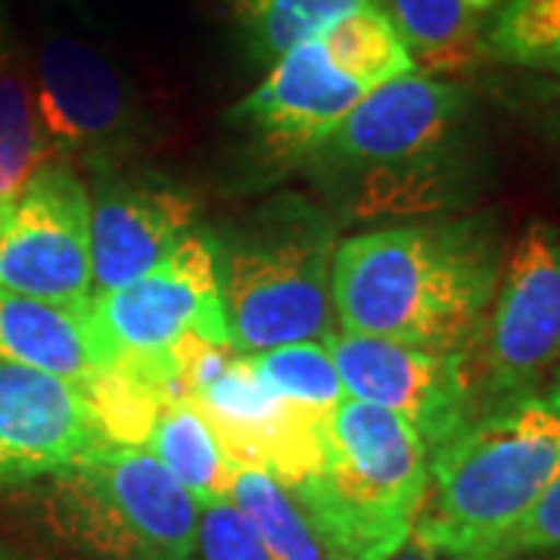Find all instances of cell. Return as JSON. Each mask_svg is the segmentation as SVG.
Returning a JSON list of instances; mask_svg holds the SVG:
<instances>
[{"label":"cell","mask_w":560,"mask_h":560,"mask_svg":"<svg viewBox=\"0 0 560 560\" xmlns=\"http://www.w3.org/2000/svg\"><path fill=\"white\" fill-rule=\"evenodd\" d=\"M501 278L489 221L381 228L334 249L330 300L346 334L433 352H467Z\"/></svg>","instance_id":"obj_1"},{"label":"cell","mask_w":560,"mask_h":560,"mask_svg":"<svg viewBox=\"0 0 560 560\" xmlns=\"http://www.w3.org/2000/svg\"><path fill=\"white\" fill-rule=\"evenodd\" d=\"M560 470V389L499 401L430 455L411 541L480 558L511 533Z\"/></svg>","instance_id":"obj_2"},{"label":"cell","mask_w":560,"mask_h":560,"mask_svg":"<svg viewBox=\"0 0 560 560\" xmlns=\"http://www.w3.org/2000/svg\"><path fill=\"white\" fill-rule=\"evenodd\" d=\"M430 452L411 423L359 399L324 423L318 470L287 489L327 560H389L411 539Z\"/></svg>","instance_id":"obj_3"},{"label":"cell","mask_w":560,"mask_h":560,"mask_svg":"<svg viewBox=\"0 0 560 560\" xmlns=\"http://www.w3.org/2000/svg\"><path fill=\"white\" fill-rule=\"evenodd\" d=\"M334 228L312 206L278 202L219 243L228 337L243 355L330 340Z\"/></svg>","instance_id":"obj_4"},{"label":"cell","mask_w":560,"mask_h":560,"mask_svg":"<svg viewBox=\"0 0 560 560\" xmlns=\"http://www.w3.org/2000/svg\"><path fill=\"white\" fill-rule=\"evenodd\" d=\"M54 517L101 560H190L200 504L138 445L101 442L54 477Z\"/></svg>","instance_id":"obj_5"},{"label":"cell","mask_w":560,"mask_h":560,"mask_svg":"<svg viewBox=\"0 0 560 560\" xmlns=\"http://www.w3.org/2000/svg\"><path fill=\"white\" fill-rule=\"evenodd\" d=\"M32 91L57 162L103 175L140 150L147 119L138 97L128 79L88 40L44 38Z\"/></svg>","instance_id":"obj_6"},{"label":"cell","mask_w":560,"mask_h":560,"mask_svg":"<svg viewBox=\"0 0 560 560\" xmlns=\"http://www.w3.org/2000/svg\"><path fill=\"white\" fill-rule=\"evenodd\" d=\"M91 324L106 368L165 355L187 334L231 342L221 302L219 243L187 231L165 259L135 283L91 300Z\"/></svg>","instance_id":"obj_7"},{"label":"cell","mask_w":560,"mask_h":560,"mask_svg":"<svg viewBox=\"0 0 560 560\" xmlns=\"http://www.w3.org/2000/svg\"><path fill=\"white\" fill-rule=\"evenodd\" d=\"M0 290L69 308L91 305V194L72 165L47 162L0 212Z\"/></svg>","instance_id":"obj_8"},{"label":"cell","mask_w":560,"mask_h":560,"mask_svg":"<svg viewBox=\"0 0 560 560\" xmlns=\"http://www.w3.org/2000/svg\"><path fill=\"white\" fill-rule=\"evenodd\" d=\"M349 399L377 405L415 427L433 455L474 420V377L464 352L330 334L324 342Z\"/></svg>","instance_id":"obj_9"},{"label":"cell","mask_w":560,"mask_h":560,"mask_svg":"<svg viewBox=\"0 0 560 560\" xmlns=\"http://www.w3.org/2000/svg\"><path fill=\"white\" fill-rule=\"evenodd\" d=\"M482 371L499 401L536 393L560 361V237L551 224H529L501 265L482 324Z\"/></svg>","instance_id":"obj_10"},{"label":"cell","mask_w":560,"mask_h":560,"mask_svg":"<svg viewBox=\"0 0 560 560\" xmlns=\"http://www.w3.org/2000/svg\"><path fill=\"white\" fill-rule=\"evenodd\" d=\"M190 401H197L234 467L261 470L283 489H296L318 470L330 415L280 399L249 355L228 361L219 377Z\"/></svg>","instance_id":"obj_11"},{"label":"cell","mask_w":560,"mask_h":560,"mask_svg":"<svg viewBox=\"0 0 560 560\" xmlns=\"http://www.w3.org/2000/svg\"><path fill=\"white\" fill-rule=\"evenodd\" d=\"M464 113L460 84L411 72L368 91L312 153L374 175L423 168L452 140Z\"/></svg>","instance_id":"obj_12"},{"label":"cell","mask_w":560,"mask_h":560,"mask_svg":"<svg viewBox=\"0 0 560 560\" xmlns=\"http://www.w3.org/2000/svg\"><path fill=\"white\" fill-rule=\"evenodd\" d=\"M194 219L197 197L175 180H97L91 197L94 296L116 293L150 275L194 228Z\"/></svg>","instance_id":"obj_13"},{"label":"cell","mask_w":560,"mask_h":560,"mask_svg":"<svg viewBox=\"0 0 560 560\" xmlns=\"http://www.w3.org/2000/svg\"><path fill=\"white\" fill-rule=\"evenodd\" d=\"M97 445V423L75 383L0 364V489L57 477Z\"/></svg>","instance_id":"obj_14"},{"label":"cell","mask_w":560,"mask_h":560,"mask_svg":"<svg viewBox=\"0 0 560 560\" xmlns=\"http://www.w3.org/2000/svg\"><path fill=\"white\" fill-rule=\"evenodd\" d=\"M368 94L308 40L271 62L268 75L234 109L231 121L253 131L275 156H305Z\"/></svg>","instance_id":"obj_15"},{"label":"cell","mask_w":560,"mask_h":560,"mask_svg":"<svg viewBox=\"0 0 560 560\" xmlns=\"http://www.w3.org/2000/svg\"><path fill=\"white\" fill-rule=\"evenodd\" d=\"M0 364L84 383L106 368L91 305L69 308L0 290Z\"/></svg>","instance_id":"obj_16"},{"label":"cell","mask_w":560,"mask_h":560,"mask_svg":"<svg viewBox=\"0 0 560 560\" xmlns=\"http://www.w3.org/2000/svg\"><path fill=\"white\" fill-rule=\"evenodd\" d=\"M143 448L162 460V467L197 499L200 508L231 499L234 464L221 452L219 440L209 420L202 418L197 401H165Z\"/></svg>","instance_id":"obj_17"},{"label":"cell","mask_w":560,"mask_h":560,"mask_svg":"<svg viewBox=\"0 0 560 560\" xmlns=\"http://www.w3.org/2000/svg\"><path fill=\"white\" fill-rule=\"evenodd\" d=\"M386 10L408 44L420 75H455L477 60L480 20L464 0H389Z\"/></svg>","instance_id":"obj_18"},{"label":"cell","mask_w":560,"mask_h":560,"mask_svg":"<svg viewBox=\"0 0 560 560\" xmlns=\"http://www.w3.org/2000/svg\"><path fill=\"white\" fill-rule=\"evenodd\" d=\"M318 40L327 60L368 91L418 72L408 44L381 0H368L361 10L327 28Z\"/></svg>","instance_id":"obj_19"},{"label":"cell","mask_w":560,"mask_h":560,"mask_svg":"<svg viewBox=\"0 0 560 560\" xmlns=\"http://www.w3.org/2000/svg\"><path fill=\"white\" fill-rule=\"evenodd\" d=\"M364 3L368 0H228L246 47L265 62L280 60L300 44L318 40Z\"/></svg>","instance_id":"obj_20"},{"label":"cell","mask_w":560,"mask_h":560,"mask_svg":"<svg viewBox=\"0 0 560 560\" xmlns=\"http://www.w3.org/2000/svg\"><path fill=\"white\" fill-rule=\"evenodd\" d=\"M54 162L35 106L32 79L20 66L0 69V212Z\"/></svg>","instance_id":"obj_21"},{"label":"cell","mask_w":560,"mask_h":560,"mask_svg":"<svg viewBox=\"0 0 560 560\" xmlns=\"http://www.w3.org/2000/svg\"><path fill=\"white\" fill-rule=\"evenodd\" d=\"M231 501L275 560H327L293 495L261 470L234 467Z\"/></svg>","instance_id":"obj_22"},{"label":"cell","mask_w":560,"mask_h":560,"mask_svg":"<svg viewBox=\"0 0 560 560\" xmlns=\"http://www.w3.org/2000/svg\"><path fill=\"white\" fill-rule=\"evenodd\" d=\"M81 396L88 401L101 442L106 445H138L143 448L153 423L165 405L160 393L135 374L121 368H103L79 383Z\"/></svg>","instance_id":"obj_23"},{"label":"cell","mask_w":560,"mask_h":560,"mask_svg":"<svg viewBox=\"0 0 560 560\" xmlns=\"http://www.w3.org/2000/svg\"><path fill=\"white\" fill-rule=\"evenodd\" d=\"M249 361L280 399L318 415H330L340 401L349 399L324 342H293L249 355Z\"/></svg>","instance_id":"obj_24"},{"label":"cell","mask_w":560,"mask_h":560,"mask_svg":"<svg viewBox=\"0 0 560 560\" xmlns=\"http://www.w3.org/2000/svg\"><path fill=\"white\" fill-rule=\"evenodd\" d=\"M492 57L560 75V0H508L486 32Z\"/></svg>","instance_id":"obj_25"},{"label":"cell","mask_w":560,"mask_h":560,"mask_svg":"<svg viewBox=\"0 0 560 560\" xmlns=\"http://www.w3.org/2000/svg\"><path fill=\"white\" fill-rule=\"evenodd\" d=\"M197 551L202 560H275L231 499L200 508Z\"/></svg>","instance_id":"obj_26"},{"label":"cell","mask_w":560,"mask_h":560,"mask_svg":"<svg viewBox=\"0 0 560 560\" xmlns=\"http://www.w3.org/2000/svg\"><path fill=\"white\" fill-rule=\"evenodd\" d=\"M560 551V470L545 486L539 501L526 511L511 533H504L480 558H526V555H558Z\"/></svg>","instance_id":"obj_27"},{"label":"cell","mask_w":560,"mask_h":560,"mask_svg":"<svg viewBox=\"0 0 560 560\" xmlns=\"http://www.w3.org/2000/svg\"><path fill=\"white\" fill-rule=\"evenodd\" d=\"M10 66H16V38H13L7 0H0V69H10Z\"/></svg>","instance_id":"obj_28"},{"label":"cell","mask_w":560,"mask_h":560,"mask_svg":"<svg viewBox=\"0 0 560 560\" xmlns=\"http://www.w3.org/2000/svg\"><path fill=\"white\" fill-rule=\"evenodd\" d=\"M389 560H436V555H430V551H423L420 545H415V541L408 539Z\"/></svg>","instance_id":"obj_29"},{"label":"cell","mask_w":560,"mask_h":560,"mask_svg":"<svg viewBox=\"0 0 560 560\" xmlns=\"http://www.w3.org/2000/svg\"><path fill=\"white\" fill-rule=\"evenodd\" d=\"M464 3H467V10H470V13H474L477 20H480L482 13H486V10H492V7H495L499 0H464Z\"/></svg>","instance_id":"obj_30"},{"label":"cell","mask_w":560,"mask_h":560,"mask_svg":"<svg viewBox=\"0 0 560 560\" xmlns=\"http://www.w3.org/2000/svg\"><path fill=\"white\" fill-rule=\"evenodd\" d=\"M448 560H526V558H448ZM541 560H560V551L558 555H548V558Z\"/></svg>","instance_id":"obj_31"},{"label":"cell","mask_w":560,"mask_h":560,"mask_svg":"<svg viewBox=\"0 0 560 560\" xmlns=\"http://www.w3.org/2000/svg\"><path fill=\"white\" fill-rule=\"evenodd\" d=\"M0 560H7V558H0Z\"/></svg>","instance_id":"obj_32"}]
</instances>
